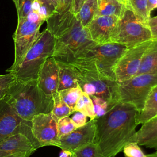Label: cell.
I'll return each instance as SVG.
<instances>
[{
	"label": "cell",
	"instance_id": "obj_1",
	"mask_svg": "<svg viewBox=\"0 0 157 157\" xmlns=\"http://www.w3.org/2000/svg\"><path fill=\"white\" fill-rule=\"evenodd\" d=\"M138 112L131 104L117 102L102 116L96 118L95 142L104 157H115L129 142L138 125Z\"/></svg>",
	"mask_w": 157,
	"mask_h": 157
},
{
	"label": "cell",
	"instance_id": "obj_2",
	"mask_svg": "<svg viewBox=\"0 0 157 157\" xmlns=\"http://www.w3.org/2000/svg\"><path fill=\"white\" fill-rule=\"evenodd\" d=\"M4 98L20 117L28 121L37 115L52 112L53 107V98L44 94L37 79H16Z\"/></svg>",
	"mask_w": 157,
	"mask_h": 157
},
{
	"label": "cell",
	"instance_id": "obj_3",
	"mask_svg": "<svg viewBox=\"0 0 157 157\" xmlns=\"http://www.w3.org/2000/svg\"><path fill=\"white\" fill-rule=\"evenodd\" d=\"M55 37L46 28L25 54L20 64L9 71L21 81L37 79L38 73L45 61L53 56Z\"/></svg>",
	"mask_w": 157,
	"mask_h": 157
},
{
	"label": "cell",
	"instance_id": "obj_4",
	"mask_svg": "<svg viewBox=\"0 0 157 157\" xmlns=\"http://www.w3.org/2000/svg\"><path fill=\"white\" fill-rule=\"evenodd\" d=\"M55 39L53 57L56 61L68 64L85 49L96 44L91 39L88 27H83L77 19L67 30Z\"/></svg>",
	"mask_w": 157,
	"mask_h": 157
},
{
	"label": "cell",
	"instance_id": "obj_5",
	"mask_svg": "<svg viewBox=\"0 0 157 157\" xmlns=\"http://www.w3.org/2000/svg\"><path fill=\"white\" fill-rule=\"evenodd\" d=\"M156 84L157 72L138 74L124 81L117 82L114 91L115 101L131 104L139 113Z\"/></svg>",
	"mask_w": 157,
	"mask_h": 157
},
{
	"label": "cell",
	"instance_id": "obj_6",
	"mask_svg": "<svg viewBox=\"0 0 157 157\" xmlns=\"http://www.w3.org/2000/svg\"><path fill=\"white\" fill-rule=\"evenodd\" d=\"M151 39L148 26L139 21L134 13L126 7L123 17L117 21L111 36V42L129 48Z\"/></svg>",
	"mask_w": 157,
	"mask_h": 157
},
{
	"label": "cell",
	"instance_id": "obj_7",
	"mask_svg": "<svg viewBox=\"0 0 157 157\" xmlns=\"http://www.w3.org/2000/svg\"><path fill=\"white\" fill-rule=\"evenodd\" d=\"M44 22L39 15L34 11L26 18L18 19L17 28L13 34L14 61L6 72H9L20 64L26 52L40 36V28Z\"/></svg>",
	"mask_w": 157,
	"mask_h": 157
},
{
	"label": "cell",
	"instance_id": "obj_8",
	"mask_svg": "<svg viewBox=\"0 0 157 157\" xmlns=\"http://www.w3.org/2000/svg\"><path fill=\"white\" fill-rule=\"evenodd\" d=\"M17 134L28 137L36 150L40 148L32 132L31 121L20 117L4 98L0 100V144Z\"/></svg>",
	"mask_w": 157,
	"mask_h": 157
},
{
	"label": "cell",
	"instance_id": "obj_9",
	"mask_svg": "<svg viewBox=\"0 0 157 157\" xmlns=\"http://www.w3.org/2000/svg\"><path fill=\"white\" fill-rule=\"evenodd\" d=\"M151 40L129 47L118 59L115 67L117 82H123L136 75L139 69L144 54Z\"/></svg>",
	"mask_w": 157,
	"mask_h": 157
},
{
	"label": "cell",
	"instance_id": "obj_10",
	"mask_svg": "<svg viewBox=\"0 0 157 157\" xmlns=\"http://www.w3.org/2000/svg\"><path fill=\"white\" fill-rule=\"evenodd\" d=\"M32 132L40 147L45 146L58 147L59 136L57 121L52 112L40 113L31 120Z\"/></svg>",
	"mask_w": 157,
	"mask_h": 157
},
{
	"label": "cell",
	"instance_id": "obj_11",
	"mask_svg": "<svg viewBox=\"0 0 157 157\" xmlns=\"http://www.w3.org/2000/svg\"><path fill=\"white\" fill-rule=\"evenodd\" d=\"M96 129V118L90 120L85 125L76 128L67 135L60 137L58 147L74 152L95 141Z\"/></svg>",
	"mask_w": 157,
	"mask_h": 157
},
{
	"label": "cell",
	"instance_id": "obj_12",
	"mask_svg": "<svg viewBox=\"0 0 157 157\" xmlns=\"http://www.w3.org/2000/svg\"><path fill=\"white\" fill-rule=\"evenodd\" d=\"M37 80L39 88L48 97L53 98L58 92V65L53 56L45 60L38 73Z\"/></svg>",
	"mask_w": 157,
	"mask_h": 157
},
{
	"label": "cell",
	"instance_id": "obj_13",
	"mask_svg": "<svg viewBox=\"0 0 157 157\" xmlns=\"http://www.w3.org/2000/svg\"><path fill=\"white\" fill-rule=\"evenodd\" d=\"M36 150L26 136L13 135L0 144V157H29Z\"/></svg>",
	"mask_w": 157,
	"mask_h": 157
},
{
	"label": "cell",
	"instance_id": "obj_14",
	"mask_svg": "<svg viewBox=\"0 0 157 157\" xmlns=\"http://www.w3.org/2000/svg\"><path fill=\"white\" fill-rule=\"evenodd\" d=\"M118 20L112 16H94L88 26L91 40L97 44L111 42V36Z\"/></svg>",
	"mask_w": 157,
	"mask_h": 157
},
{
	"label": "cell",
	"instance_id": "obj_15",
	"mask_svg": "<svg viewBox=\"0 0 157 157\" xmlns=\"http://www.w3.org/2000/svg\"><path fill=\"white\" fill-rule=\"evenodd\" d=\"M142 124L140 129L130 138L129 142L157 150V115Z\"/></svg>",
	"mask_w": 157,
	"mask_h": 157
},
{
	"label": "cell",
	"instance_id": "obj_16",
	"mask_svg": "<svg viewBox=\"0 0 157 157\" xmlns=\"http://www.w3.org/2000/svg\"><path fill=\"white\" fill-rule=\"evenodd\" d=\"M56 62L58 65L59 75L58 91H59L78 85L77 68L71 64Z\"/></svg>",
	"mask_w": 157,
	"mask_h": 157
},
{
	"label": "cell",
	"instance_id": "obj_17",
	"mask_svg": "<svg viewBox=\"0 0 157 157\" xmlns=\"http://www.w3.org/2000/svg\"><path fill=\"white\" fill-rule=\"evenodd\" d=\"M126 9V3L120 0H98V9L95 16H112L120 19Z\"/></svg>",
	"mask_w": 157,
	"mask_h": 157
},
{
	"label": "cell",
	"instance_id": "obj_18",
	"mask_svg": "<svg viewBox=\"0 0 157 157\" xmlns=\"http://www.w3.org/2000/svg\"><path fill=\"white\" fill-rule=\"evenodd\" d=\"M157 72V39H152L145 52L136 75Z\"/></svg>",
	"mask_w": 157,
	"mask_h": 157
},
{
	"label": "cell",
	"instance_id": "obj_19",
	"mask_svg": "<svg viewBox=\"0 0 157 157\" xmlns=\"http://www.w3.org/2000/svg\"><path fill=\"white\" fill-rule=\"evenodd\" d=\"M157 115V84L151 90L143 109L137 113V123L143 124Z\"/></svg>",
	"mask_w": 157,
	"mask_h": 157
},
{
	"label": "cell",
	"instance_id": "obj_20",
	"mask_svg": "<svg viewBox=\"0 0 157 157\" xmlns=\"http://www.w3.org/2000/svg\"><path fill=\"white\" fill-rule=\"evenodd\" d=\"M98 9V0H86L75 15L83 27H88L93 20Z\"/></svg>",
	"mask_w": 157,
	"mask_h": 157
},
{
	"label": "cell",
	"instance_id": "obj_21",
	"mask_svg": "<svg viewBox=\"0 0 157 157\" xmlns=\"http://www.w3.org/2000/svg\"><path fill=\"white\" fill-rule=\"evenodd\" d=\"M148 0H126V7L129 8L135 14L137 19L147 25L150 15L147 11Z\"/></svg>",
	"mask_w": 157,
	"mask_h": 157
},
{
	"label": "cell",
	"instance_id": "obj_22",
	"mask_svg": "<svg viewBox=\"0 0 157 157\" xmlns=\"http://www.w3.org/2000/svg\"><path fill=\"white\" fill-rule=\"evenodd\" d=\"M77 111L83 113L87 117H89L90 120H93L96 118L92 99L91 97L85 93H82L75 105L74 112Z\"/></svg>",
	"mask_w": 157,
	"mask_h": 157
},
{
	"label": "cell",
	"instance_id": "obj_23",
	"mask_svg": "<svg viewBox=\"0 0 157 157\" xmlns=\"http://www.w3.org/2000/svg\"><path fill=\"white\" fill-rule=\"evenodd\" d=\"M72 113L69 107L61 98L59 92L53 97V107L52 111V114L53 118L56 120L66 117H69Z\"/></svg>",
	"mask_w": 157,
	"mask_h": 157
},
{
	"label": "cell",
	"instance_id": "obj_24",
	"mask_svg": "<svg viewBox=\"0 0 157 157\" xmlns=\"http://www.w3.org/2000/svg\"><path fill=\"white\" fill-rule=\"evenodd\" d=\"M58 92L63 100L69 107L72 113H74L75 105L83 93L81 87L77 85V86L65 89Z\"/></svg>",
	"mask_w": 157,
	"mask_h": 157
},
{
	"label": "cell",
	"instance_id": "obj_25",
	"mask_svg": "<svg viewBox=\"0 0 157 157\" xmlns=\"http://www.w3.org/2000/svg\"><path fill=\"white\" fill-rule=\"evenodd\" d=\"M73 153L75 157H104L101 148L95 142L89 144Z\"/></svg>",
	"mask_w": 157,
	"mask_h": 157
},
{
	"label": "cell",
	"instance_id": "obj_26",
	"mask_svg": "<svg viewBox=\"0 0 157 157\" xmlns=\"http://www.w3.org/2000/svg\"><path fill=\"white\" fill-rule=\"evenodd\" d=\"M57 127L59 137L71 133L77 128L69 117H66L58 120Z\"/></svg>",
	"mask_w": 157,
	"mask_h": 157
},
{
	"label": "cell",
	"instance_id": "obj_27",
	"mask_svg": "<svg viewBox=\"0 0 157 157\" xmlns=\"http://www.w3.org/2000/svg\"><path fill=\"white\" fill-rule=\"evenodd\" d=\"M34 0H17L14 4L17 12L18 19L26 18L33 11Z\"/></svg>",
	"mask_w": 157,
	"mask_h": 157
},
{
	"label": "cell",
	"instance_id": "obj_28",
	"mask_svg": "<svg viewBox=\"0 0 157 157\" xmlns=\"http://www.w3.org/2000/svg\"><path fill=\"white\" fill-rule=\"evenodd\" d=\"M16 79L15 75L10 72L0 75V100L5 98L9 88Z\"/></svg>",
	"mask_w": 157,
	"mask_h": 157
},
{
	"label": "cell",
	"instance_id": "obj_29",
	"mask_svg": "<svg viewBox=\"0 0 157 157\" xmlns=\"http://www.w3.org/2000/svg\"><path fill=\"white\" fill-rule=\"evenodd\" d=\"M124 157H146L139 145L135 142H129L126 144L122 150Z\"/></svg>",
	"mask_w": 157,
	"mask_h": 157
},
{
	"label": "cell",
	"instance_id": "obj_30",
	"mask_svg": "<svg viewBox=\"0 0 157 157\" xmlns=\"http://www.w3.org/2000/svg\"><path fill=\"white\" fill-rule=\"evenodd\" d=\"M91 98L93 103L94 110L96 118L104 115L109 109L108 102L104 99L96 96H91Z\"/></svg>",
	"mask_w": 157,
	"mask_h": 157
},
{
	"label": "cell",
	"instance_id": "obj_31",
	"mask_svg": "<svg viewBox=\"0 0 157 157\" xmlns=\"http://www.w3.org/2000/svg\"><path fill=\"white\" fill-rule=\"evenodd\" d=\"M71 0H58L54 12L58 14H63L71 11Z\"/></svg>",
	"mask_w": 157,
	"mask_h": 157
},
{
	"label": "cell",
	"instance_id": "obj_32",
	"mask_svg": "<svg viewBox=\"0 0 157 157\" xmlns=\"http://www.w3.org/2000/svg\"><path fill=\"white\" fill-rule=\"evenodd\" d=\"M71 119L77 128L85 125L87 123V117L78 111L74 112Z\"/></svg>",
	"mask_w": 157,
	"mask_h": 157
},
{
	"label": "cell",
	"instance_id": "obj_33",
	"mask_svg": "<svg viewBox=\"0 0 157 157\" xmlns=\"http://www.w3.org/2000/svg\"><path fill=\"white\" fill-rule=\"evenodd\" d=\"M147 25L150 29L152 39H157V15L150 17L147 21Z\"/></svg>",
	"mask_w": 157,
	"mask_h": 157
},
{
	"label": "cell",
	"instance_id": "obj_34",
	"mask_svg": "<svg viewBox=\"0 0 157 157\" xmlns=\"http://www.w3.org/2000/svg\"><path fill=\"white\" fill-rule=\"evenodd\" d=\"M85 1L86 0H71V12L75 15Z\"/></svg>",
	"mask_w": 157,
	"mask_h": 157
},
{
	"label": "cell",
	"instance_id": "obj_35",
	"mask_svg": "<svg viewBox=\"0 0 157 157\" xmlns=\"http://www.w3.org/2000/svg\"><path fill=\"white\" fill-rule=\"evenodd\" d=\"M39 2H40L42 4L45 6L48 10L50 11L51 13L52 14L55 10V7L54 6L53 4L52 3L51 0H37Z\"/></svg>",
	"mask_w": 157,
	"mask_h": 157
},
{
	"label": "cell",
	"instance_id": "obj_36",
	"mask_svg": "<svg viewBox=\"0 0 157 157\" xmlns=\"http://www.w3.org/2000/svg\"><path fill=\"white\" fill-rule=\"evenodd\" d=\"M156 8H157V0L147 1V11L150 15L151 12Z\"/></svg>",
	"mask_w": 157,
	"mask_h": 157
},
{
	"label": "cell",
	"instance_id": "obj_37",
	"mask_svg": "<svg viewBox=\"0 0 157 157\" xmlns=\"http://www.w3.org/2000/svg\"><path fill=\"white\" fill-rule=\"evenodd\" d=\"M59 157H75L73 152L66 150H62Z\"/></svg>",
	"mask_w": 157,
	"mask_h": 157
},
{
	"label": "cell",
	"instance_id": "obj_38",
	"mask_svg": "<svg viewBox=\"0 0 157 157\" xmlns=\"http://www.w3.org/2000/svg\"><path fill=\"white\" fill-rule=\"evenodd\" d=\"M146 157H157V152L156 151V152L154 153L146 155Z\"/></svg>",
	"mask_w": 157,
	"mask_h": 157
},
{
	"label": "cell",
	"instance_id": "obj_39",
	"mask_svg": "<svg viewBox=\"0 0 157 157\" xmlns=\"http://www.w3.org/2000/svg\"><path fill=\"white\" fill-rule=\"evenodd\" d=\"M51 1H52V3L53 4V5H54V6L55 7V9H56V6H57V4H58V0H51Z\"/></svg>",
	"mask_w": 157,
	"mask_h": 157
},
{
	"label": "cell",
	"instance_id": "obj_40",
	"mask_svg": "<svg viewBox=\"0 0 157 157\" xmlns=\"http://www.w3.org/2000/svg\"><path fill=\"white\" fill-rule=\"evenodd\" d=\"M120 1H123V2H124V3H126V0H120Z\"/></svg>",
	"mask_w": 157,
	"mask_h": 157
},
{
	"label": "cell",
	"instance_id": "obj_41",
	"mask_svg": "<svg viewBox=\"0 0 157 157\" xmlns=\"http://www.w3.org/2000/svg\"><path fill=\"white\" fill-rule=\"evenodd\" d=\"M13 1V3L15 4V2H16V1H17V0H12Z\"/></svg>",
	"mask_w": 157,
	"mask_h": 157
},
{
	"label": "cell",
	"instance_id": "obj_42",
	"mask_svg": "<svg viewBox=\"0 0 157 157\" xmlns=\"http://www.w3.org/2000/svg\"><path fill=\"white\" fill-rule=\"evenodd\" d=\"M156 152H157V151H156Z\"/></svg>",
	"mask_w": 157,
	"mask_h": 157
}]
</instances>
